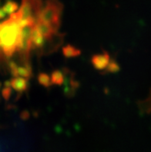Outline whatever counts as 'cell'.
Masks as SVG:
<instances>
[{
	"instance_id": "obj_1",
	"label": "cell",
	"mask_w": 151,
	"mask_h": 152,
	"mask_svg": "<svg viewBox=\"0 0 151 152\" xmlns=\"http://www.w3.org/2000/svg\"><path fill=\"white\" fill-rule=\"evenodd\" d=\"M20 19V14L17 11L0 23V50L6 57H10L17 51L21 32Z\"/></svg>"
},
{
	"instance_id": "obj_2",
	"label": "cell",
	"mask_w": 151,
	"mask_h": 152,
	"mask_svg": "<svg viewBox=\"0 0 151 152\" xmlns=\"http://www.w3.org/2000/svg\"><path fill=\"white\" fill-rule=\"evenodd\" d=\"M63 10V4L59 0H46L38 19L49 23L55 30L59 31Z\"/></svg>"
},
{
	"instance_id": "obj_3",
	"label": "cell",
	"mask_w": 151,
	"mask_h": 152,
	"mask_svg": "<svg viewBox=\"0 0 151 152\" xmlns=\"http://www.w3.org/2000/svg\"><path fill=\"white\" fill-rule=\"evenodd\" d=\"M36 24L31 23L21 28L17 52L23 64H29L32 50V33Z\"/></svg>"
},
{
	"instance_id": "obj_4",
	"label": "cell",
	"mask_w": 151,
	"mask_h": 152,
	"mask_svg": "<svg viewBox=\"0 0 151 152\" xmlns=\"http://www.w3.org/2000/svg\"><path fill=\"white\" fill-rule=\"evenodd\" d=\"M21 6L18 10L21 16V19L31 20L36 23L41 10L44 5L42 0H21Z\"/></svg>"
},
{
	"instance_id": "obj_5",
	"label": "cell",
	"mask_w": 151,
	"mask_h": 152,
	"mask_svg": "<svg viewBox=\"0 0 151 152\" xmlns=\"http://www.w3.org/2000/svg\"><path fill=\"white\" fill-rule=\"evenodd\" d=\"M64 73V81H63V92L67 97H72L80 87V83L73 77L74 74L68 69H63Z\"/></svg>"
},
{
	"instance_id": "obj_6",
	"label": "cell",
	"mask_w": 151,
	"mask_h": 152,
	"mask_svg": "<svg viewBox=\"0 0 151 152\" xmlns=\"http://www.w3.org/2000/svg\"><path fill=\"white\" fill-rule=\"evenodd\" d=\"M111 60L109 53L103 51L100 53L95 54L91 58V63L94 68L97 70H105Z\"/></svg>"
},
{
	"instance_id": "obj_7",
	"label": "cell",
	"mask_w": 151,
	"mask_h": 152,
	"mask_svg": "<svg viewBox=\"0 0 151 152\" xmlns=\"http://www.w3.org/2000/svg\"><path fill=\"white\" fill-rule=\"evenodd\" d=\"M35 27L47 40H52L58 34V31L55 30L51 25L42 21L40 19H37Z\"/></svg>"
},
{
	"instance_id": "obj_8",
	"label": "cell",
	"mask_w": 151,
	"mask_h": 152,
	"mask_svg": "<svg viewBox=\"0 0 151 152\" xmlns=\"http://www.w3.org/2000/svg\"><path fill=\"white\" fill-rule=\"evenodd\" d=\"M10 82V87L16 92L23 93L29 88V80L24 77H12Z\"/></svg>"
},
{
	"instance_id": "obj_9",
	"label": "cell",
	"mask_w": 151,
	"mask_h": 152,
	"mask_svg": "<svg viewBox=\"0 0 151 152\" xmlns=\"http://www.w3.org/2000/svg\"><path fill=\"white\" fill-rule=\"evenodd\" d=\"M31 41H32V50H42L47 42V40L39 33L36 27L33 28Z\"/></svg>"
},
{
	"instance_id": "obj_10",
	"label": "cell",
	"mask_w": 151,
	"mask_h": 152,
	"mask_svg": "<svg viewBox=\"0 0 151 152\" xmlns=\"http://www.w3.org/2000/svg\"><path fill=\"white\" fill-rule=\"evenodd\" d=\"M62 53L66 58L77 57V56H80L81 54V51L80 49L71 44H67L66 46H63L62 49Z\"/></svg>"
},
{
	"instance_id": "obj_11",
	"label": "cell",
	"mask_w": 151,
	"mask_h": 152,
	"mask_svg": "<svg viewBox=\"0 0 151 152\" xmlns=\"http://www.w3.org/2000/svg\"><path fill=\"white\" fill-rule=\"evenodd\" d=\"M17 74L18 77H24V78L28 80L30 79L32 76H33V71H32L30 63L23 64V66H18Z\"/></svg>"
},
{
	"instance_id": "obj_12",
	"label": "cell",
	"mask_w": 151,
	"mask_h": 152,
	"mask_svg": "<svg viewBox=\"0 0 151 152\" xmlns=\"http://www.w3.org/2000/svg\"><path fill=\"white\" fill-rule=\"evenodd\" d=\"M51 80L53 85L62 86L64 81V73L61 69H55L51 73Z\"/></svg>"
},
{
	"instance_id": "obj_13",
	"label": "cell",
	"mask_w": 151,
	"mask_h": 152,
	"mask_svg": "<svg viewBox=\"0 0 151 152\" xmlns=\"http://www.w3.org/2000/svg\"><path fill=\"white\" fill-rule=\"evenodd\" d=\"M2 8L7 15H10L14 12H16L19 9L17 2H15L13 0H7Z\"/></svg>"
},
{
	"instance_id": "obj_14",
	"label": "cell",
	"mask_w": 151,
	"mask_h": 152,
	"mask_svg": "<svg viewBox=\"0 0 151 152\" xmlns=\"http://www.w3.org/2000/svg\"><path fill=\"white\" fill-rule=\"evenodd\" d=\"M37 80H38L39 83L42 85V87H46V88H49L53 85L51 80V77L46 73H40L37 77Z\"/></svg>"
},
{
	"instance_id": "obj_15",
	"label": "cell",
	"mask_w": 151,
	"mask_h": 152,
	"mask_svg": "<svg viewBox=\"0 0 151 152\" xmlns=\"http://www.w3.org/2000/svg\"><path fill=\"white\" fill-rule=\"evenodd\" d=\"M120 70V66L115 60H111L109 62V65L107 66V67L104 70V73H118Z\"/></svg>"
}]
</instances>
